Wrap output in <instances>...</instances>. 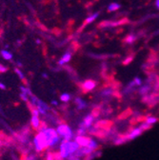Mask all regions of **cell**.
Listing matches in <instances>:
<instances>
[{
    "label": "cell",
    "mask_w": 159,
    "mask_h": 160,
    "mask_svg": "<svg viewBox=\"0 0 159 160\" xmlns=\"http://www.w3.org/2000/svg\"><path fill=\"white\" fill-rule=\"evenodd\" d=\"M79 148H80V146L75 141H66V140H63L60 145V152H59V153H60L62 158H68Z\"/></svg>",
    "instance_id": "1"
},
{
    "label": "cell",
    "mask_w": 159,
    "mask_h": 160,
    "mask_svg": "<svg viewBox=\"0 0 159 160\" xmlns=\"http://www.w3.org/2000/svg\"><path fill=\"white\" fill-rule=\"evenodd\" d=\"M33 143H34V147L37 152H43L45 149L48 148V144L46 141V137L43 132H39L33 139Z\"/></svg>",
    "instance_id": "2"
},
{
    "label": "cell",
    "mask_w": 159,
    "mask_h": 160,
    "mask_svg": "<svg viewBox=\"0 0 159 160\" xmlns=\"http://www.w3.org/2000/svg\"><path fill=\"white\" fill-rule=\"evenodd\" d=\"M43 132H44L45 137H46L48 147H53L57 144V142L59 141V137L57 135V132L53 129L48 128Z\"/></svg>",
    "instance_id": "3"
},
{
    "label": "cell",
    "mask_w": 159,
    "mask_h": 160,
    "mask_svg": "<svg viewBox=\"0 0 159 160\" xmlns=\"http://www.w3.org/2000/svg\"><path fill=\"white\" fill-rule=\"evenodd\" d=\"M56 132L60 136H62L64 138V140H66V141H70V140L72 138V132L71 128L66 124L58 125Z\"/></svg>",
    "instance_id": "4"
},
{
    "label": "cell",
    "mask_w": 159,
    "mask_h": 160,
    "mask_svg": "<svg viewBox=\"0 0 159 160\" xmlns=\"http://www.w3.org/2000/svg\"><path fill=\"white\" fill-rule=\"evenodd\" d=\"M96 85H97L96 81L92 80V79H88V80H86V81H84L83 83H78L79 88H80V90L83 92H88L94 90Z\"/></svg>",
    "instance_id": "5"
},
{
    "label": "cell",
    "mask_w": 159,
    "mask_h": 160,
    "mask_svg": "<svg viewBox=\"0 0 159 160\" xmlns=\"http://www.w3.org/2000/svg\"><path fill=\"white\" fill-rule=\"evenodd\" d=\"M133 114V111L132 108H127L125 111H123L120 114H119L116 118H115V122L117 121H124V120L128 119L130 116H132Z\"/></svg>",
    "instance_id": "6"
},
{
    "label": "cell",
    "mask_w": 159,
    "mask_h": 160,
    "mask_svg": "<svg viewBox=\"0 0 159 160\" xmlns=\"http://www.w3.org/2000/svg\"><path fill=\"white\" fill-rule=\"evenodd\" d=\"M91 139L92 138L88 137V136H76L75 137V142L80 147H87Z\"/></svg>",
    "instance_id": "7"
},
{
    "label": "cell",
    "mask_w": 159,
    "mask_h": 160,
    "mask_svg": "<svg viewBox=\"0 0 159 160\" xmlns=\"http://www.w3.org/2000/svg\"><path fill=\"white\" fill-rule=\"evenodd\" d=\"M143 132L139 130V128L137 127V128H133L132 131H131V132L128 134L129 135V137H130V140L132 141V140H133V139H135L136 137H138V136H140L141 134H142Z\"/></svg>",
    "instance_id": "8"
},
{
    "label": "cell",
    "mask_w": 159,
    "mask_h": 160,
    "mask_svg": "<svg viewBox=\"0 0 159 160\" xmlns=\"http://www.w3.org/2000/svg\"><path fill=\"white\" fill-rule=\"evenodd\" d=\"M74 103L76 104V107L78 110H83L86 108L87 106V103L84 101V100L82 98H79V97H76L75 100H74Z\"/></svg>",
    "instance_id": "9"
},
{
    "label": "cell",
    "mask_w": 159,
    "mask_h": 160,
    "mask_svg": "<svg viewBox=\"0 0 159 160\" xmlns=\"http://www.w3.org/2000/svg\"><path fill=\"white\" fill-rule=\"evenodd\" d=\"M32 128L34 129V130H38L39 129V127H40V123H41V121L39 120V118H38V115H32Z\"/></svg>",
    "instance_id": "10"
},
{
    "label": "cell",
    "mask_w": 159,
    "mask_h": 160,
    "mask_svg": "<svg viewBox=\"0 0 159 160\" xmlns=\"http://www.w3.org/2000/svg\"><path fill=\"white\" fill-rule=\"evenodd\" d=\"M71 57H72V54H71L70 52L65 53V54L61 57V59L59 60V64H60V65H64L65 63H67V62L70 61V60H71Z\"/></svg>",
    "instance_id": "11"
},
{
    "label": "cell",
    "mask_w": 159,
    "mask_h": 160,
    "mask_svg": "<svg viewBox=\"0 0 159 160\" xmlns=\"http://www.w3.org/2000/svg\"><path fill=\"white\" fill-rule=\"evenodd\" d=\"M152 126L153 125H151V124H148V123L144 122V123H141V125L139 126L138 128H139V130H140L142 132H145L146 131H149V130L152 129Z\"/></svg>",
    "instance_id": "12"
},
{
    "label": "cell",
    "mask_w": 159,
    "mask_h": 160,
    "mask_svg": "<svg viewBox=\"0 0 159 160\" xmlns=\"http://www.w3.org/2000/svg\"><path fill=\"white\" fill-rule=\"evenodd\" d=\"M146 123H148V124H151V125H153V124H155V123H157V122H159V118L158 117H155V116H148L147 117V119H146V121H145Z\"/></svg>",
    "instance_id": "13"
},
{
    "label": "cell",
    "mask_w": 159,
    "mask_h": 160,
    "mask_svg": "<svg viewBox=\"0 0 159 160\" xmlns=\"http://www.w3.org/2000/svg\"><path fill=\"white\" fill-rule=\"evenodd\" d=\"M136 35H133V34H131V35H128L125 39V42H127L128 44H132L135 40H136Z\"/></svg>",
    "instance_id": "14"
},
{
    "label": "cell",
    "mask_w": 159,
    "mask_h": 160,
    "mask_svg": "<svg viewBox=\"0 0 159 160\" xmlns=\"http://www.w3.org/2000/svg\"><path fill=\"white\" fill-rule=\"evenodd\" d=\"M119 8H120V5H119L118 3H112V4L109 5L108 11H109V12H114V11L118 10Z\"/></svg>",
    "instance_id": "15"
},
{
    "label": "cell",
    "mask_w": 159,
    "mask_h": 160,
    "mask_svg": "<svg viewBox=\"0 0 159 160\" xmlns=\"http://www.w3.org/2000/svg\"><path fill=\"white\" fill-rule=\"evenodd\" d=\"M1 54H2L3 58L6 59V60H11L12 58V54L10 52H7V51H2Z\"/></svg>",
    "instance_id": "16"
},
{
    "label": "cell",
    "mask_w": 159,
    "mask_h": 160,
    "mask_svg": "<svg viewBox=\"0 0 159 160\" xmlns=\"http://www.w3.org/2000/svg\"><path fill=\"white\" fill-rule=\"evenodd\" d=\"M98 14H99V12H95L94 14H92V16H90V17H88L86 20H85V24H89V23H91V22H92L93 20L98 16Z\"/></svg>",
    "instance_id": "17"
},
{
    "label": "cell",
    "mask_w": 159,
    "mask_h": 160,
    "mask_svg": "<svg viewBox=\"0 0 159 160\" xmlns=\"http://www.w3.org/2000/svg\"><path fill=\"white\" fill-rule=\"evenodd\" d=\"M133 60V55H129L128 57H126L124 60H123V65H125V66H127V65H129L132 61Z\"/></svg>",
    "instance_id": "18"
},
{
    "label": "cell",
    "mask_w": 159,
    "mask_h": 160,
    "mask_svg": "<svg viewBox=\"0 0 159 160\" xmlns=\"http://www.w3.org/2000/svg\"><path fill=\"white\" fill-rule=\"evenodd\" d=\"M60 99H61V101L63 102H68L69 100L71 99V95L69 93H63L60 95Z\"/></svg>",
    "instance_id": "19"
},
{
    "label": "cell",
    "mask_w": 159,
    "mask_h": 160,
    "mask_svg": "<svg viewBox=\"0 0 159 160\" xmlns=\"http://www.w3.org/2000/svg\"><path fill=\"white\" fill-rule=\"evenodd\" d=\"M14 72H15L17 73L18 77L20 78V79L22 80V81H24V82H25V83L27 84V81H26V80H25V78H24V74H23V73L21 72V71L19 70V69H15V70H14Z\"/></svg>",
    "instance_id": "20"
},
{
    "label": "cell",
    "mask_w": 159,
    "mask_h": 160,
    "mask_svg": "<svg viewBox=\"0 0 159 160\" xmlns=\"http://www.w3.org/2000/svg\"><path fill=\"white\" fill-rule=\"evenodd\" d=\"M8 71V68L0 64V72H6Z\"/></svg>",
    "instance_id": "21"
},
{
    "label": "cell",
    "mask_w": 159,
    "mask_h": 160,
    "mask_svg": "<svg viewBox=\"0 0 159 160\" xmlns=\"http://www.w3.org/2000/svg\"><path fill=\"white\" fill-rule=\"evenodd\" d=\"M0 89H2V90H6V86L2 83H0Z\"/></svg>",
    "instance_id": "22"
},
{
    "label": "cell",
    "mask_w": 159,
    "mask_h": 160,
    "mask_svg": "<svg viewBox=\"0 0 159 160\" xmlns=\"http://www.w3.org/2000/svg\"><path fill=\"white\" fill-rule=\"evenodd\" d=\"M155 5H156L157 9L159 10V0H156V2H155Z\"/></svg>",
    "instance_id": "23"
},
{
    "label": "cell",
    "mask_w": 159,
    "mask_h": 160,
    "mask_svg": "<svg viewBox=\"0 0 159 160\" xmlns=\"http://www.w3.org/2000/svg\"><path fill=\"white\" fill-rule=\"evenodd\" d=\"M52 105H57V102H56V101H52Z\"/></svg>",
    "instance_id": "24"
}]
</instances>
